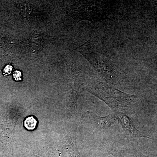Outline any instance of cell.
I'll list each match as a JSON object with an SVG mask.
<instances>
[{"mask_svg": "<svg viewBox=\"0 0 157 157\" xmlns=\"http://www.w3.org/2000/svg\"><path fill=\"white\" fill-rule=\"evenodd\" d=\"M21 74L19 71H15L14 73V78L15 80L18 81L21 79Z\"/></svg>", "mask_w": 157, "mask_h": 157, "instance_id": "8", "label": "cell"}, {"mask_svg": "<svg viewBox=\"0 0 157 157\" xmlns=\"http://www.w3.org/2000/svg\"><path fill=\"white\" fill-rule=\"evenodd\" d=\"M78 17L92 22L111 19L108 17V2L104 1H91L82 4L77 9Z\"/></svg>", "mask_w": 157, "mask_h": 157, "instance_id": "3", "label": "cell"}, {"mask_svg": "<svg viewBox=\"0 0 157 157\" xmlns=\"http://www.w3.org/2000/svg\"><path fill=\"white\" fill-rule=\"evenodd\" d=\"M36 120L33 117H27L25 121V126L28 130H33L36 126Z\"/></svg>", "mask_w": 157, "mask_h": 157, "instance_id": "6", "label": "cell"}, {"mask_svg": "<svg viewBox=\"0 0 157 157\" xmlns=\"http://www.w3.org/2000/svg\"><path fill=\"white\" fill-rule=\"evenodd\" d=\"M87 90L104 101L115 113L126 114L133 112L140 100V96L123 92L110 85L98 80H94L89 84Z\"/></svg>", "mask_w": 157, "mask_h": 157, "instance_id": "1", "label": "cell"}, {"mask_svg": "<svg viewBox=\"0 0 157 157\" xmlns=\"http://www.w3.org/2000/svg\"><path fill=\"white\" fill-rule=\"evenodd\" d=\"M12 70V67L10 66H7L4 70V73L6 75L10 74Z\"/></svg>", "mask_w": 157, "mask_h": 157, "instance_id": "9", "label": "cell"}, {"mask_svg": "<svg viewBox=\"0 0 157 157\" xmlns=\"http://www.w3.org/2000/svg\"><path fill=\"white\" fill-rule=\"evenodd\" d=\"M89 115L90 120L99 130L109 128L117 121V117L115 113L104 117L96 115L92 112H89Z\"/></svg>", "mask_w": 157, "mask_h": 157, "instance_id": "5", "label": "cell"}, {"mask_svg": "<svg viewBox=\"0 0 157 157\" xmlns=\"http://www.w3.org/2000/svg\"><path fill=\"white\" fill-rule=\"evenodd\" d=\"M79 51L105 81L113 85L120 84L122 81V74L118 67L107 56L89 45H82Z\"/></svg>", "mask_w": 157, "mask_h": 157, "instance_id": "2", "label": "cell"}, {"mask_svg": "<svg viewBox=\"0 0 157 157\" xmlns=\"http://www.w3.org/2000/svg\"><path fill=\"white\" fill-rule=\"evenodd\" d=\"M108 157H124L123 155L117 150H113L108 154Z\"/></svg>", "mask_w": 157, "mask_h": 157, "instance_id": "7", "label": "cell"}, {"mask_svg": "<svg viewBox=\"0 0 157 157\" xmlns=\"http://www.w3.org/2000/svg\"><path fill=\"white\" fill-rule=\"evenodd\" d=\"M116 113L117 117V121L121 125L126 135L132 138L145 137L150 138L136 128L132 119L126 114L124 113Z\"/></svg>", "mask_w": 157, "mask_h": 157, "instance_id": "4", "label": "cell"}]
</instances>
